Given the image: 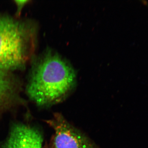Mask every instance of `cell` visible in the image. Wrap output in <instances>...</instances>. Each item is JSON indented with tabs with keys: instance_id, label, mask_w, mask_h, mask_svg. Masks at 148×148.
Here are the masks:
<instances>
[{
	"instance_id": "6da1fadb",
	"label": "cell",
	"mask_w": 148,
	"mask_h": 148,
	"mask_svg": "<svg viewBox=\"0 0 148 148\" xmlns=\"http://www.w3.org/2000/svg\"><path fill=\"white\" fill-rule=\"evenodd\" d=\"M75 73L66 60L48 53L32 70L27 87L30 99L41 107L59 103L66 98L76 82Z\"/></svg>"
},
{
	"instance_id": "3957f363",
	"label": "cell",
	"mask_w": 148,
	"mask_h": 148,
	"mask_svg": "<svg viewBox=\"0 0 148 148\" xmlns=\"http://www.w3.org/2000/svg\"><path fill=\"white\" fill-rule=\"evenodd\" d=\"M54 130L53 148H100L60 114L47 121Z\"/></svg>"
},
{
	"instance_id": "8992f818",
	"label": "cell",
	"mask_w": 148,
	"mask_h": 148,
	"mask_svg": "<svg viewBox=\"0 0 148 148\" xmlns=\"http://www.w3.org/2000/svg\"></svg>"
},
{
	"instance_id": "7a4b0ae2",
	"label": "cell",
	"mask_w": 148,
	"mask_h": 148,
	"mask_svg": "<svg viewBox=\"0 0 148 148\" xmlns=\"http://www.w3.org/2000/svg\"><path fill=\"white\" fill-rule=\"evenodd\" d=\"M31 37L27 24L0 16V69L8 71L24 66L29 57Z\"/></svg>"
},
{
	"instance_id": "5b68a950",
	"label": "cell",
	"mask_w": 148,
	"mask_h": 148,
	"mask_svg": "<svg viewBox=\"0 0 148 148\" xmlns=\"http://www.w3.org/2000/svg\"><path fill=\"white\" fill-rule=\"evenodd\" d=\"M7 72L0 69V110L10 106L14 97V86Z\"/></svg>"
},
{
	"instance_id": "277c9868",
	"label": "cell",
	"mask_w": 148,
	"mask_h": 148,
	"mask_svg": "<svg viewBox=\"0 0 148 148\" xmlns=\"http://www.w3.org/2000/svg\"><path fill=\"white\" fill-rule=\"evenodd\" d=\"M43 141L38 130L19 123L12 128L3 148H42Z\"/></svg>"
}]
</instances>
